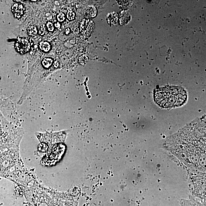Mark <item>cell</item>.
<instances>
[{
	"label": "cell",
	"instance_id": "15",
	"mask_svg": "<svg viewBox=\"0 0 206 206\" xmlns=\"http://www.w3.org/2000/svg\"><path fill=\"white\" fill-rule=\"evenodd\" d=\"M57 20L60 22H62L65 19V14L63 13H60L57 15Z\"/></svg>",
	"mask_w": 206,
	"mask_h": 206
},
{
	"label": "cell",
	"instance_id": "4",
	"mask_svg": "<svg viewBox=\"0 0 206 206\" xmlns=\"http://www.w3.org/2000/svg\"><path fill=\"white\" fill-rule=\"evenodd\" d=\"M65 150V146L63 144H57L53 147L52 153L50 155V159H58L62 157Z\"/></svg>",
	"mask_w": 206,
	"mask_h": 206
},
{
	"label": "cell",
	"instance_id": "9",
	"mask_svg": "<svg viewBox=\"0 0 206 206\" xmlns=\"http://www.w3.org/2000/svg\"><path fill=\"white\" fill-rule=\"evenodd\" d=\"M39 47L41 50L44 51L45 52H48L51 48L50 44L48 42L46 41L41 42L39 44Z\"/></svg>",
	"mask_w": 206,
	"mask_h": 206
},
{
	"label": "cell",
	"instance_id": "23",
	"mask_svg": "<svg viewBox=\"0 0 206 206\" xmlns=\"http://www.w3.org/2000/svg\"><path fill=\"white\" fill-rule=\"evenodd\" d=\"M57 206V205H54V206Z\"/></svg>",
	"mask_w": 206,
	"mask_h": 206
},
{
	"label": "cell",
	"instance_id": "7",
	"mask_svg": "<svg viewBox=\"0 0 206 206\" xmlns=\"http://www.w3.org/2000/svg\"><path fill=\"white\" fill-rule=\"evenodd\" d=\"M118 19V15L115 13H109L107 16V20L109 24H117Z\"/></svg>",
	"mask_w": 206,
	"mask_h": 206
},
{
	"label": "cell",
	"instance_id": "1",
	"mask_svg": "<svg viewBox=\"0 0 206 206\" xmlns=\"http://www.w3.org/2000/svg\"><path fill=\"white\" fill-rule=\"evenodd\" d=\"M188 95L181 87L168 86L159 89L154 94L155 102L163 109H171L182 106L186 102Z\"/></svg>",
	"mask_w": 206,
	"mask_h": 206
},
{
	"label": "cell",
	"instance_id": "6",
	"mask_svg": "<svg viewBox=\"0 0 206 206\" xmlns=\"http://www.w3.org/2000/svg\"><path fill=\"white\" fill-rule=\"evenodd\" d=\"M97 10L94 6H90L87 7L85 12V17L86 18H92L96 16Z\"/></svg>",
	"mask_w": 206,
	"mask_h": 206
},
{
	"label": "cell",
	"instance_id": "12",
	"mask_svg": "<svg viewBox=\"0 0 206 206\" xmlns=\"http://www.w3.org/2000/svg\"><path fill=\"white\" fill-rule=\"evenodd\" d=\"M88 57L86 55L83 54L79 57L78 61L79 63L80 64H81L82 65H84L86 63L88 62Z\"/></svg>",
	"mask_w": 206,
	"mask_h": 206
},
{
	"label": "cell",
	"instance_id": "13",
	"mask_svg": "<svg viewBox=\"0 0 206 206\" xmlns=\"http://www.w3.org/2000/svg\"><path fill=\"white\" fill-rule=\"evenodd\" d=\"M38 150L42 152H45L48 149V146L46 143H42L39 145L38 147Z\"/></svg>",
	"mask_w": 206,
	"mask_h": 206
},
{
	"label": "cell",
	"instance_id": "5",
	"mask_svg": "<svg viewBox=\"0 0 206 206\" xmlns=\"http://www.w3.org/2000/svg\"><path fill=\"white\" fill-rule=\"evenodd\" d=\"M12 12L16 17H21L24 13V7L21 4H14L12 7Z\"/></svg>",
	"mask_w": 206,
	"mask_h": 206
},
{
	"label": "cell",
	"instance_id": "20",
	"mask_svg": "<svg viewBox=\"0 0 206 206\" xmlns=\"http://www.w3.org/2000/svg\"><path fill=\"white\" fill-rule=\"evenodd\" d=\"M54 66L55 68H57L59 66V63L58 62V61H55L54 63Z\"/></svg>",
	"mask_w": 206,
	"mask_h": 206
},
{
	"label": "cell",
	"instance_id": "17",
	"mask_svg": "<svg viewBox=\"0 0 206 206\" xmlns=\"http://www.w3.org/2000/svg\"><path fill=\"white\" fill-rule=\"evenodd\" d=\"M47 28L48 30L50 31H53L54 30V27L53 24L50 22H49L46 24Z\"/></svg>",
	"mask_w": 206,
	"mask_h": 206
},
{
	"label": "cell",
	"instance_id": "18",
	"mask_svg": "<svg viewBox=\"0 0 206 206\" xmlns=\"http://www.w3.org/2000/svg\"><path fill=\"white\" fill-rule=\"evenodd\" d=\"M118 3L120 5L124 6H127L129 5L130 2L129 1H118Z\"/></svg>",
	"mask_w": 206,
	"mask_h": 206
},
{
	"label": "cell",
	"instance_id": "14",
	"mask_svg": "<svg viewBox=\"0 0 206 206\" xmlns=\"http://www.w3.org/2000/svg\"><path fill=\"white\" fill-rule=\"evenodd\" d=\"M75 14L73 11L69 10L67 14V18L69 20H73L74 19Z\"/></svg>",
	"mask_w": 206,
	"mask_h": 206
},
{
	"label": "cell",
	"instance_id": "16",
	"mask_svg": "<svg viewBox=\"0 0 206 206\" xmlns=\"http://www.w3.org/2000/svg\"><path fill=\"white\" fill-rule=\"evenodd\" d=\"M46 32V27L44 24L41 26L40 29L39 30V33L40 35L43 36Z\"/></svg>",
	"mask_w": 206,
	"mask_h": 206
},
{
	"label": "cell",
	"instance_id": "21",
	"mask_svg": "<svg viewBox=\"0 0 206 206\" xmlns=\"http://www.w3.org/2000/svg\"><path fill=\"white\" fill-rule=\"evenodd\" d=\"M60 24H59L58 23H57V24H55V26L56 27H57V28H58V27H59V28H60Z\"/></svg>",
	"mask_w": 206,
	"mask_h": 206
},
{
	"label": "cell",
	"instance_id": "3",
	"mask_svg": "<svg viewBox=\"0 0 206 206\" xmlns=\"http://www.w3.org/2000/svg\"><path fill=\"white\" fill-rule=\"evenodd\" d=\"M15 47L17 51L21 54L28 52L31 48L29 40L25 38H20L16 42Z\"/></svg>",
	"mask_w": 206,
	"mask_h": 206
},
{
	"label": "cell",
	"instance_id": "2",
	"mask_svg": "<svg viewBox=\"0 0 206 206\" xmlns=\"http://www.w3.org/2000/svg\"><path fill=\"white\" fill-rule=\"evenodd\" d=\"M95 28L93 22L87 19H84L80 24V32L84 38L89 37Z\"/></svg>",
	"mask_w": 206,
	"mask_h": 206
},
{
	"label": "cell",
	"instance_id": "11",
	"mask_svg": "<svg viewBox=\"0 0 206 206\" xmlns=\"http://www.w3.org/2000/svg\"><path fill=\"white\" fill-rule=\"evenodd\" d=\"M53 63V60L50 58H45L42 61V64L45 68H49Z\"/></svg>",
	"mask_w": 206,
	"mask_h": 206
},
{
	"label": "cell",
	"instance_id": "10",
	"mask_svg": "<svg viewBox=\"0 0 206 206\" xmlns=\"http://www.w3.org/2000/svg\"><path fill=\"white\" fill-rule=\"evenodd\" d=\"M27 31H28V35L30 36H35L38 33L37 29L36 27L33 26H31L28 27Z\"/></svg>",
	"mask_w": 206,
	"mask_h": 206
},
{
	"label": "cell",
	"instance_id": "22",
	"mask_svg": "<svg viewBox=\"0 0 206 206\" xmlns=\"http://www.w3.org/2000/svg\"><path fill=\"white\" fill-rule=\"evenodd\" d=\"M32 1V2H33V1H35V2H36V1Z\"/></svg>",
	"mask_w": 206,
	"mask_h": 206
},
{
	"label": "cell",
	"instance_id": "8",
	"mask_svg": "<svg viewBox=\"0 0 206 206\" xmlns=\"http://www.w3.org/2000/svg\"><path fill=\"white\" fill-rule=\"evenodd\" d=\"M130 15L127 12H124L121 15L120 19V22L121 25H123L126 24L130 20Z\"/></svg>",
	"mask_w": 206,
	"mask_h": 206
},
{
	"label": "cell",
	"instance_id": "19",
	"mask_svg": "<svg viewBox=\"0 0 206 206\" xmlns=\"http://www.w3.org/2000/svg\"><path fill=\"white\" fill-rule=\"evenodd\" d=\"M199 162L201 165H205L206 164V158L205 157H202L200 158Z\"/></svg>",
	"mask_w": 206,
	"mask_h": 206
}]
</instances>
